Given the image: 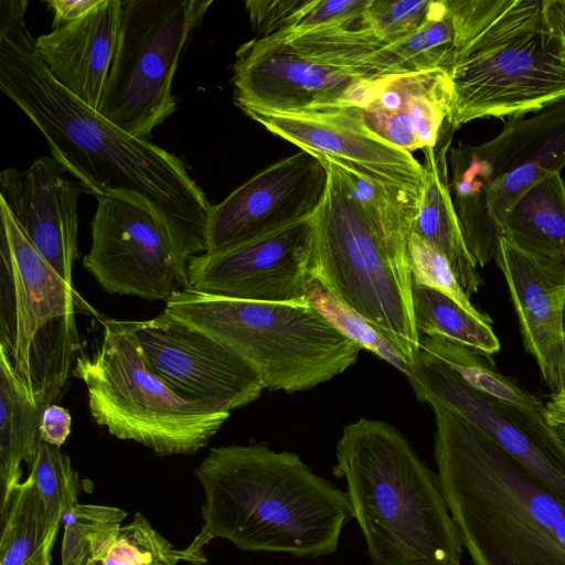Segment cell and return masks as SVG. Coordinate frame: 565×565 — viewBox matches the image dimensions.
Returning a JSON list of instances; mask_svg holds the SVG:
<instances>
[{"label": "cell", "mask_w": 565, "mask_h": 565, "mask_svg": "<svg viewBox=\"0 0 565 565\" xmlns=\"http://www.w3.org/2000/svg\"><path fill=\"white\" fill-rule=\"evenodd\" d=\"M28 1L0 2V89L41 131L52 157L96 198L150 205L188 262L207 250L212 205L185 164L85 104L47 71L31 35Z\"/></svg>", "instance_id": "6da1fadb"}, {"label": "cell", "mask_w": 565, "mask_h": 565, "mask_svg": "<svg viewBox=\"0 0 565 565\" xmlns=\"http://www.w3.org/2000/svg\"><path fill=\"white\" fill-rule=\"evenodd\" d=\"M203 489V525L184 548L190 563L220 537L243 551L318 557L334 553L352 518L347 492L298 455L262 444L212 448L194 470Z\"/></svg>", "instance_id": "7a4b0ae2"}, {"label": "cell", "mask_w": 565, "mask_h": 565, "mask_svg": "<svg viewBox=\"0 0 565 565\" xmlns=\"http://www.w3.org/2000/svg\"><path fill=\"white\" fill-rule=\"evenodd\" d=\"M446 504L473 565H565V504L452 407L429 401Z\"/></svg>", "instance_id": "3957f363"}, {"label": "cell", "mask_w": 565, "mask_h": 565, "mask_svg": "<svg viewBox=\"0 0 565 565\" xmlns=\"http://www.w3.org/2000/svg\"><path fill=\"white\" fill-rule=\"evenodd\" d=\"M454 30L448 74L455 130L536 111L565 97V47L551 0H445Z\"/></svg>", "instance_id": "277c9868"}, {"label": "cell", "mask_w": 565, "mask_h": 565, "mask_svg": "<svg viewBox=\"0 0 565 565\" xmlns=\"http://www.w3.org/2000/svg\"><path fill=\"white\" fill-rule=\"evenodd\" d=\"M335 456L373 565H461L438 476L397 429L361 418L344 427Z\"/></svg>", "instance_id": "5b68a950"}, {"label": "cell", "mask_w": 565, "mask_h": 565, "mask_svg": "<svg viewBox=\"0 0 565 565\" xmlns=\"http://www.w3.org/2000/svg\"><path fill=\"white\" fill-rule=\"evenodd\" d=\"M163 310L237 355L270 391L292 393L327 382L353 365L362 349L308 303L243 300L185 288Z\"/></svg>", "instance_id": "8992f818"}, {"label": "cell", "mask_w": 565, "mask_h": 565, "mask_svg": "<svg viewBox=\"0 0 565 565\" xmlns=\"http://www.w3.org/2000/svg\"><path fill=\"white\" fill-rule=\"evenodd\" d=\"M102 324L98 349L78 356L72 370L86 387L94 422L159 456L205 447L231 412L175 393L146 363L128 321L106 318Z\"/></svg>", "instance_id": "52a82bcc"}, {"label": "cell", "mask_w": 565, "mask_h": 565, "mask_svg": "<svg viewBox=\"0 0 565 565\" xmlns=\"http://www.w3.org/2000/svg\"><path fill=\"white\" fill-rule=\"evenodd\" d=\"M320 157V156H319ZM316 213L318 275L407 361L419 350L408 238L374 227L350 195L333 162Z\"/></svg>", "instance_id": "ba28073f"}, {"label": "cell", "mask_w": 565, "mask_h": 565, "mask_svg": "<svg viewBox=\"0 0 565 565\" xmlns=\"http://www.w3.org/2000/svg\"><path fill=\"white\" fill-rule=\"evenodd\" d=\"M213 0H122L117 45L97 110L146 139L177 110L172 81Z\"/></svg>", "instance_id": "9c48e42d"}, {"label": "cell", "mask_w": 565, "mask_h": 565, "mask_svg": "<svg viewBox=\"0 0 565 565\" xmlns=\"http://www.w3.org/2000/svg\"><path fill=\"white\" fill-rule=\"evenodd\" d=\"M90 226L83 265L106 291L167 302L189 288L188 262L150 205L99 196Z\"/></svg>", "instance_id": "30bf717a"}, {"label": "cell", "mask_w": 565, "mask_h": 565, "mask_svg": "<svg viewBox=\"0 0 565 565\" xmlns=\"http://www.w3.org/2000/svg\"><path fill=\"white\" fill-rule=\"evenodd\" d=\"M317 274L316 215L188 260L189 288L252 301L307 303V288Z\"/></svg>", "instance_id": "8fae6325"}, {"label": "cell", "mask_w": 565, "mask_h": 565, "mask_svg": "<svg viewBox=\"0 0 565 565\" xmlns=\"http://www.w3.org/2000/svg\"><path fill=\"white\" fill-rule=\"evenodd\" d=\"M128 324L148 366L184 398L231 412L257 399L265 388L237 355L164 310Z\"/></svg>", "instance_id": "7c38bea8"}, {"label": "cell", "mask_w": 565, "mask_h": 565, "mask_svg": "<svg viewBox=\"0 0 565 565\" xmlns=\"http://www.w3.org/2000/svg\"><path fill=\"white\" fill-rule=\"evenodd\" d=\"M328 182L323 159L305 150L268 166L212 205L205 253L222 252L315 216Z\"/></svg>", "instance_id": "4fadbf2b"}, {"label": "cell", "mask_w": 565, "mask_h": 565, "mask_svg": "<svg viewBox=\"0 0 565 565\" xmlns=\"http://www.w3.org/2000/svg\"><path fill=\"white\" fill-rule=\"evenodd\" d=\"M0 236V345L34 396L31 349L35 337L53 320L89 307L36 250L1 202Z\"/></svg>", "instance_id": "5bb4252c"}, {"label": "cell", "mask_w": 565, "mask_h": 565, "mask_svg": "<svg viewBox=\"0 0 565 565\" xmlns=\"http://www.w3.org/2000/svg\"><path fill=\"white\" fill-rule=\"evenodd\" d=\"M246 115L300 150L338 161L383 186L419 194L423 163L412 152L372 132L352 106L337 104L299 113Z\"/></svg>", "instance_id": "9a60e30c"}, {"label": "cell", "mask_w": 565, "mask_h": 565, "mask_svg": "<svg viewBox=\"0 0 565 565\" xmlns=\"http://www.w3.org/2000/svg\"><path fill=\"white\" fill-rule=\"evenodd\" d=\"M233 73L234 103L245 114L299 113L343 104L360 79L307 60L271 36L242 44Z\"/></svg>", "instance_id": "2e32d148"}, {"label": "cell", "mask_w": 565, "mask_h": 565, "mask_svg": "<svg viewBox=\"0 0 565 565\" xmlns=\"http://www.w3.org/2000/svg\"><path fill=\"white\" fill-rule=\"evenodd\" d=\"M54 157H40L25 170L0 173V202L15 218L29 241L71 286L78 256L77 203L83 186L64 177Z\"/></svg>", "instance_id": "e0dca14e"}, {"label": "cell", "mask_w": 565, "mask_h": 565, "mask_svg": "<svg viewBox=\"0 0 565 565\" xmlns=\"http://www.w3.org/2000/svg\"><path fill=\"white\" fill-rule=\"evenodd\" d=\"M406 376L418 401H437L459 412L565 504V463L545 450L500 404L420 349Z\"/></svg>", "instance_id": "ac0fdd59"}, {"label": "cell", "mask_w": 565, "mask_h": 565, "mask_svg": "<svg viewBox=\"0 0 565 565\" xmlns=\"http://www.w3.org/2000/svg\"><path fill=\"white\" fill-rule=\"evenodd\" d=\"M514 306L523 343L552 394L565 388L563 300L565 275L525 254L503 236L494 259Z\"/></svg>", "instance_id": "d6986e66"}, {"label": "cell", "mask_w": 565, "mask_h": 565, "mask_svg": "<svg viewBox=\"0 0 565 565\" xmlns=\"http://www.w3.org/2000/svg\"><path fill=\"white\" fill-rule=\"evenodd\" d=\"M122 0H102L81 19L35 39L38 53L53 78L97 109L118 40Z\"/></svg>", "instance_id": "ffe728a7"}, {"label": "cell", "mask_w": 565, "mask_h": 565, "mask_svg": "<svg viewBox=\"0 0 565 565\" xmlns=\"http://www.w3.org/2000/svg\"><path fill=\"white\" fill-rule=\"evenodd\" d=\"M509 117L501 131L480 145L449 149V168L493 177L539 164L553 172L565 167V97L532 111Z\"/></svg>", "instance_id": "44dd1931"}, {"label": "cell", "mask_w": 565, "mask_h": 565, "mask_svg": "<svg viewBox=\"0 0 565 565\" xmlns=\"http://www.w3.org/2000/svg\"><path fill=\"white\" fill-rule=\"evenodd\" d=\"M419 349L441 360L469 385L500 404L545 450L565 463V446L547 420L546 405L489 366L479 354L440 337L420 335Z\"/></svg>", "instance_id": "7402d4cb"}, {"label": "cell", "mask_w": 565, "mask_h": 565, "mask_svg": "<svg viewBox=\"0 0 565 565\" xmlns=\"http://www.w3.org/2000/svg\"><path fill=\"white\" fill-rule=\"evenodd\" d=\"M448 146L424 150V182L412 233L440 253L465 294L470 298L482 285L478 264L470 254L454 206L446 151Z\"/></svg>", "instance_id": "603a6c76"}, {"label": "cell", "mask_w": 565, "mask_h": 565, "mask_svg": "<svg viewBox=\"0 0 565 565\" xmlns=\"http://www.w3.org/2000/svg\"><path fill=\"white\" fill-rule=\"evenodd\" d=\"M501 236L565 275V182L561 172H551L521 196Z\"/></svg>", "instance_id": "cb8c5ba5"}, {"label": "cell", "mask_w": 565, "mask_h": 565, "mask_svg": "<svg viewBox=\"0 0 565 565\" xmlns=\"http://www.w3.org/2000/svg\"><path fill=\"white\" fill-rule=\"evenodd\" d=\"M42 409L15 371L10 355L0 345V480L2 495L22 478V462L29 467L41 436Z\"/></svg>", "instance_id": "d4e9b609"}, {"label": "cell", "mask_w": 565, "mask_h": 565, "mask_svg": "<svg viewBox=\"0 0 565 565\" xmlns=\"http://www.w3.org/2000/svg\"><path fill=\"white\" fill-rule=\"evenodd\" d=\"M454 30L445 0L433 2L425 23L408 36L375 52L362 66L360 78L372 79L434 68L448 70Z\"/></svg>", "instance_id": "484cf974"}, {"label": "cell", "mask_w": 565, "mask_h": 565, "mask_svg": "<svg viewBox=\"0 0 565 565\" xmlns=\"http://www.w3.org/2000/svg\"><path fill=\"white\" fill-rule=\"evenodd\" d=\"M0 514V565H51L55 542L30 476L2 495Z\"/></svg>", "instance_id": "4316f807"}, {"label": "cell", "mask_w": 565, "mask_h": 565, "mask_svg": "<svg viewBox=\"0 0 565 565\" xmlns=\"http://www.w3.org/2000/svg\"><path fill=\"white\" fill-rule=\"evenodd\" d=\"M413 305L420 335L440 337L486 355L500 350L490 318L472 315L443 292L413 282Z\"/></svg>", "instance_id": "83f0119b"}, {"label": "cell", "mask_w": 565, "mask_h": 565, "mask_svg": "<svg viewBox=\"0 0 565 565\" xmlns=\"http://www.w3.org/2000/svg\"><path fill=\"white\" fill-rule=\"evenodd\" d=\"M127 512L117 507L78 503L66 512L61 565H85L104 561Z\"/></svg>", "instance_id": "f1b7e54d"}, {"label": "cell", "mask_w": 565, "mask_h": 565, "mask_svg": "<svg viewBox=\"0 0 565 565\" xmlns=\"http://www.w3.org/2000/svg\"><path fill=\"white\" fill-rule=\"evenodd\" d=\"M284 42L307 60L359 78L364 63L386 45L363 25L313 31Z\"/></svg>", "instance_id": "f546056e"}, {"label": "cell", "mask_w": 565, "mask_h": 565, "mask_svg": "<svg viewBox=\"0 0 565 565\" xmlns=\"http://www.w3.org/2000/svg\"><path fill=\"white\" fill-rule=\"evenodd\" d=\"M29 476L42 500L49 535L55 542L64 515L78 504V473L60 447L41 439Z\"/></svg>", "instance_id": "4dcf8cb0"}, {"label": "cell", "mask_w": 565, "mask_h": 565, "mask_svg": "<svg viewBox=\"0 0 565 565\" xmlns=\"http://www.w3.org/2000/svg\"><path fill=\"white\" fill-rule=\"evenodd\" d=\"M306 301L343 335L407 375L408 363L404 356L318 274L308 285Z\"/></svg>", "instance_id": "1f68e13d"}, {"label": "cell", "mask_w": 565, "mask_h": 565, "mask_svg": "<svg viewBox=\"0 0 565 565\" xmlns=\"http://www.w3.org/2000/svg\"><path fill=\"white\" fill-rule=\"evenodd\" d=\"M180 562H190L184 548L173 546L137 512L129 524L120 527L103 565H177Z\"/></svg>", "instance_id": "d6a6232c"}, {"label": "cell", "mask_w": 565, "mask_h": 565, "mask_svg": "<svg viewBox=\"0 0 565 565\" xmlns=\"http://www.w3.org/2000/svg\"><path fill=\"white\" fill-rule=\"evenodd\" d=\"M408 257L414 284L443 292L475 316L488 317L471 303L448 260L414 233L408 238Z\"/></svg>", "instance_id": "836d02e7"}, {"label": "cell", "mask_w": 565, "mask_h": 565, "mask_svg": "<svg viewBox=\"0 0 565 565\" xmlns=\"http://www.w3.org/2000/svg\"><path fill=\"white\" fill-rule=\"evenodd\" d=\"M433 0H371L362 25L371 29L385 43L404 39L428 19Z\"/></svg>", "instance_id": "e575fe53"}, {"label": "cell", "mask_w": 565, "mask_h": 565, "mask_svg": "<svg viewBox=\"0 0 565 565\" xmlns=\"http://www.w3.org/2000/svg\"><path fill=\"white\" fill-rule=\"evenodd\" d=\"M370 2L371 0H315L291 30L271 36L289 41L319 30L361 26Z\"/></svg>", "instance_id": "d590c367"}, {"label": "cell", "mask_w": 565, "mask_h": 565, "mask_svg": "<svg viewBox=\"0 0 565 565\" xmlns=\"http://www.w3.org/2000/svg\"><path fill=\"white\" fill-rule=\"evenodd\" d=\"M315 0H248L245 8L257 38L288 32Z\"/></svg>", "instance_id": "8d00e7d4"}, {"label": "cell", "mask_w": 565, "mask_h": 565, "mask_svg": "<svg viewBox=\"0 0 565 565\" xmlns=\"http://www.w3.org/2000/svg\"><path fill=\"white\" fill-rule=\"evenodd\" d=\"M72 417L62 406L51 404L46 406L40 419V436L45 443L60 447L71 434Z\"/></svg>", "instance_id": "74e56055"}, {"label": "cell", "mask_w": 565, "mask_h": 565, "mask_svg": "<svg viewBox=\"0 0 565 565\" xmlns=\"http://www.w3.org/2000/svg\"><path fill=\"white\" fill-rule=\"evenodd\" d=\"M102 0H47L54 10L53 29L74 22L96 8Z\"/></svg>", "instance_id": "f35d334b"}, {"label": "cell", "mask_w": 565, "mask_h": 565, "mask_svg": "<svg viewBox=\"0 0 565 565\" xmlns=\"http://www.w3.org/2000/svg\"><path fill=\"white\" fill-rule=\"evenodd\" d=\"M545 405L548 422L565 420V388L557 394H551Z\"/></svg>", "instance_id": "ab89813d"}, {"label": "cell", "mask_w": 565, "mask_h": 565, "mask_svg": "<svg viewBox=\"0 0 565 565\" xmlns=\"http://www.w3.org/2000/svg\"><path fill=\"white\" fill-rule=\"evenodd\" d=\"M551 11L565 47V0H551Z\"/></svg>", "instance_id": "60d3db41"}, {"label": "cell", "mask_w": 565, "mask_h": 565, "mask_svg": "<svg viewBox=\"0 0 565 565\" xmlns=\"http://www.w3.org/2000/svg\"><path fill=\"white\" fill-rule=\"evenodd\" d=\"M550 425L553 427L557 437L561 439L562 444L565 446V420L550 422Z\"/></svg>", "instance_id": "b9f144b4"}, {"label": "cell", "mask_w": 565, "mask_h": 565, "mask_svg": "<svg viewBox=\"0 0 565 565\" xmlns=\"http://www.w3.org/2000/svg\"><path fill=\"white\" fill-rule=\"evenodd\" d=\"M562 317H563V332H564V337H565V296H564V300H563Z\"/></svg>", "instance_id": "7bdbcfd3"}, {"label": "cell", "mask_w": 565, "mask_h": 565, "mask_svg": "<svg viewBox=\"0 0 565 565\" xmlns=\"http://www.w3.org/2000/svg\"><path fill=\"white\" fill-rule=\"evenodd\" d=\"M85 565H103V562L102 561H93V562H89Z\"/></svg>", "instance_id": "ee69618b"}, {"label": "cell", "mask_w": 565, "mask_h": 565, "mask_svg": "<svg viewBox=\"0 0 565 565\" xmlns=\"http://www.w3.org/2000/svg\"><path fill=\"white\" fill-rule=\"evenodd\" d=\"M153 565H167V564H163V563H157V564H153Z\"/></svg>", "instance_id": "f6af8a7d"}, {"label": "cell", "mask_w": 565, "mask_h": 565, "mask_svg": "<svg viewBox=\"0 0 565 565\" xmlns=\"http://www.w3.org/2000/svg\"><path fill=\"white\" fill-rule=\"evenodd\" d=\"M564 340H565V337H564Z\"/></svg>", "instance_id": "bcb514c9"}]
</instances>
